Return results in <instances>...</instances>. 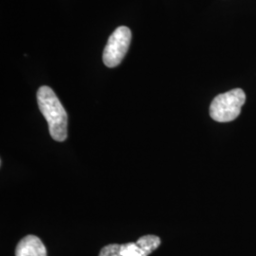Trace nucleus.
Masks as SVG:
<instances>
[{
    "label": "nucleus",
    "instance_id": "f257e3e1",
    "mask_svg": "<svg viewBox=\"0 0 256 256\" xmlns=\"http://www.w3.org/2000/svg\"><path fill=\"white\" fill-rule=\"evenodd\" d=\"M37 102L52 138L57 142L64 140L68 137V115L54 92L46 86H41L37 92Z\"/></svg>",
    "mask_w": 256,
    "mask_h": 256
},
{
    "label": "nucleus",
    "instance_id": "f03ea898",
    "mask_svg": "<svg viewBox=\"0 0 256 256\" xmlns=\"http://www.w3.org/2000/svg\"><path fill=\"white\" fill-rule=\"evenodd\" d=\"M246 102V94L241 88H234L218 95L210 104L212 119L218 122H229L236 119Z\"/></svg>",
    "mask_w": 256,
    "mask_h": 256
},
{
    "label": "nucleus",
    "instance_id": "7ed1b4c3",
    "mask_svg": "<svg viewBox=\"0 0 256 256\" xmlns=\"http://www.w3.org/2000/svg\"><path fill=\"white\" fill-rule=\"evenodd\" d=\"M131 42V30L129 28H117L110 36L104 48L102 60L108 68H115L120 64L128 52Z\"/></svg>",
    "mask_w": 256,
    "mask_h": 256
},
{
    "label": "nucleus",
    "instance_id": "20e7f679",
    "mask_svg": "<svg viewBox=\"0 0 256 256\" xmlns=\"http://www.w3.org/2000/svg\"><path fill=\"white\" fill-rule=\"evenodd\" d=\"M16 256H46V250L37 236H27L18 244Z\"/></svg>",
    "mask_w": 256,
    "mask_h": 256
},
{
    "label": "nucleus",
    "instance_id": "39448f33",
    "mask_svg": "<svg viewBox=\"0 0 256 256\" xmlns=\"http://www.w3.org/2000/svg\"><path fill=\"white\" fill-rule=\"evenodd\" d=\"M137 244L148 256L160 245V239L156 236H144L138 240Z\"/></svg>",
    "mask_w": 256,
    "mask_h": 256
},
{
    "label": "nucleus",
    "instance_id": "423d86ee",
    "mask_svg": "<svg viewBox=\"0 0 256 256\" xmlns=\"http://www.w3.org/2000/svg\"><path fill=\"white\" fill-rule=\"evenodd\" d=\"M122 256H147L137 243H126L122 245Z\"/></svg>",
    "mask_w": 256,
    "mask_h": 256
},
{
    "label": "nucleus",
    "instance_id": "0eeeda50",
    "mask_svg": "<svg viewBox=\"0 0 256 256\" xmlns=\"http://www.w3.org/2000/svg\"><path fill=\"white\" fill-rule=\"evenodd\" d=\"M122 245L111 244L102 248L99 256H122Z\"/></svg>",
    "mask_w": 256,
    "mask_h": 256
}]
</instances>
